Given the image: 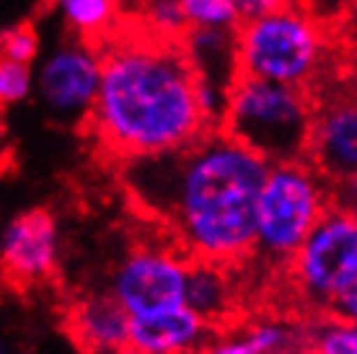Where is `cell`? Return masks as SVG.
<instances>
[{
	"label": "cell",
	"mask_w": 357,
	"mask_h": 354,
	"mask_svg": "<svg viewBox=\"0 0 357 354\" xmlns=\"http://www.w3.org/2000/svg\"><path fill=\"white\" fill-rule=\"evenodd\" d=\"M269 166L225 130H207L174 151L122 160L119 176L137 210L161 222L189 259L236 266L254 256Z\"/></svg>",
	"instance_id": "1"
},
{
	"label": "cell",
	"mask_w": 357,
	"mask_h": 354,
	"mask_svg": "<svg viewBox=\"0 0 357 354\" xmlns=\"http://www.w3.org/2000/svg\"><path fill=\"white\" fill-rule=\"evenodd\" d=\"M189 264L178 246H137L114 266L107 290L130 316L174 308L187 298Z\"/></svg>",
	"instance_id": "8"
},
{
	"label": "cell",
	"mask_w": 357,
	"mask_h": 354,
	"mask_svg": "<svg viewBox=\"0 0 357 354\" xmlns=\"http://www.w3.org/2000/svg\"><path fill=\"white\" fill-rule=\"evenodd\" d=\"M50 10L68 34L93 45L109 42L130 21L119 0H50Z\"/></svg>",
	"instance_id": "16"
},
{
	"label": "cell",
	"mask_w": 357,
	"mask_h": 354,
	"mask_svg": "<svg viewBox=\"0 0 357 354\" xmlns=\"http://www.w3.org/2000/svg\"><path fill=\"white\" fill-rule=\"evenodd\" d=\"M334 31L340 36V42L349 47L357 54V0H349L347 8L342 10V16L334 21Z\"/></svg>",
	"instance_id": "24"
},
{
	"label": "cell",
	"mask_w": 357,
	"mask_h": 354,
	"mask_svg": "<svg viewBox=\"0 0 357 354\" xmlns=\"http://www.w3.org/2000/svg\"><path fill=\"white\" fill-rule=\"evenodd\" d=\"M130 21L163 42H181L192 29L181 0H145V6Z\"/></svg>",
	"instance_id": "17"
},
{
	"label": "cell",
	"mask_w": 357,
	"mask_h": 354,
	"mask_svg": "<svg viewBox=\"0 0 357 354\" xmlns=\"http://www.w3.org/2000/svg\"><path fill=\"white\" fill-rule=\"evenodd\" d=\"M331 199H334V207L357 215V171L331 181Z\"/></svg>",
	"instance_id": "23"
},
{
	"label": "cell",
	"mask_w": 357,
	"mask_h": 354,
	"mask_svg": "<svg viewBox=\"0 0 357 354\" xmlns=\"http://www.w3.org/2000/svg\"><path fill=\"white\" fill-rule=\"evenodd\" d=\"M0 49H3V60L29 62V65H36V60L42 57V42L31 24H16L6 29Z\"/></svg>",
	"instance_id": "21"
},
{
	"label": "cell",
	"mask_w": 357,
	"mask_h": 354,
	"mask_svg": "<svg viewBox=\"0 0 357 354\" xmlns=\"http://www.w3.org/2000/svg\"><path fill=\"white\" fill-rule=\"evenodd\" d=\"M301 3H303V6H308L313 13H319L324 21L334 24V21L342 16V10L347 8L349 0H301Z\"/></svg>",
	"instance_id": "27"
},
{
	"label": "cell",
	"mask_w": 357,
	"mask_h": 354,
	"mask_svg": "<svg viewBox=\"0 0 357 354\" xmlns=\"http://www.w3.org/2000/svg\"><path fill=\"white\" fill-rule=\"evenodd\" d=\"M101 49L104 80L89 132L109 158L122 163L174 151L210 130L181 42L155 39L127 21Z\"/></svg>",
	"instance_id": "2"
},
{
	"label": "cell",
	"mask_w": 357,
	"mask_h": 354,
	"mask_svg": "<svg viewBox=\"0 0 357 354\" xmlns=\"http://www.w3.org/2000/svg\"><path fill=\"white\" fill-rule=\"evenodd\" d=\"M218 339V326L202 318L187 302L166 310L132 316L130 352L135 354H187L205 352Z\"/></svg>",
	"instance_id": "11"
},
{
	"label": "cell",
	"mask_w": 357,
	"mask_h": 354,
	"mask_svg": "<svg viewBox=\"0 0 357 354\" xmlns=\"http://www.w3.org/2000/svg\"><path fill=\"white\" fill-rule=\"evenodd\" d=\"M184 302L215 326L231 318L236 310V284L231 279V264L192 259Z\"/></svg>",
	"instance_id": "15"
},
{
	"label": "cell",
	"mask_w": 357,
	"mask_h": 354,
	"mask_svg": "<svg viewBox=\"0 0 357 354\" xmlns=\"http://www.w3.org/2000/svg\"><path fill=\"white\" fill-rule=\"evenodd\" d=\"M192 26L238 29L243 24L238 0H181Z\"/></svg>",
	"instance_id": "19"
},
{
	"label": "cell",
	"mask_w": 357,
	"mask_h": 354,
	"mask_svg": "<svg viewBox=\"0 0 357 354\" xmlns=\"http://www.w3.org/2000/svg\"><path fill=\"white\" fill-rule=\"evenodd\" d=\"M36 101L52 122L89 130L104 80L101 45L68 36L36 60Z\"/></svg>",
	"instance_id": "7"
},
{
	"label": "cell",
	"mask_w": 357,
	"mask_h": 354,
	"mask_svg": "<svg viewBox=\"0 0 357 354\" xmlns=\"http://www.w3.org/2000/svg\"><path fill=\"white\" fill-rule=\"evenodd\" d=\"M316 96L313 88L238 75L223 130L269 163L301 160L308 153Z\"/></svg>",
	"instance_id": "4"
},
{
	"label": "cell",
	"mask_w": 357,
	"mask_h": 354,
	"mask_svg": "<svg viewBox=\"0 0 357 354\" xmlns=\"http://www.w3.org/2000/svg\"><path fill=\"white\" fill-rule=\"evenodd\" d=\"M197 104L210 130H223L228 104H231V88L215 80L197 78Z\"/></svg>",
	"instance_id": "22"
},
{
	"label": "cell",
	"mask_w": 357,
	"mask_h": 354,
	"mask_svg": "<svg viewBox=\"0 0 357 354\" xmlns=\"http://www.w3.org/2000/svg\"><path fill=\"white\" fill-rule=\"evenodd\" d=\"M285 269L305 308L326 316L357 275V215L331 207Z\"/></svg>",
	"instance_id": "6"
},
{
	"label": "cell",
	"mask_w": 357,
	"mask_h": 354,
	"mask_svg": "<svg viewBox=\"0 0 357 354\" xmlns=\"http://www.w3.org/2000/svg\"><path fill=\"white\" fill-rule=\"evenodd\" d=\"M197 78L223 83L231 88L241 75L238 62V29H205L192 26L181 39Z\"/></svg>",
	"instance_id": "14"
},
{
	"label": "cell",
	"mask_w": 357,
	"mask_h": 354,
	"mask_svg": "<svg viewBox=\"0 0 357 354\" xmlns=\"http://www.w3.org/2000/svg\"><path fill=\"white\" fill-rule=\"evenodd\" d=\"M0 256L10 284L26 287L50 279L60 264V228L54 215L47 210L16 215L3 231Z\"/></svg>",
	"instance_id": "10"
},
{
	"label": "cell",
	"mask_w": 357,
	"mask_h": 354,
	"mask_svg": "<svg viewBox=\"0 0 357 354\" xmlns=\"http://www.w3.org/2000/svg\"><path fill=\"white\" fill-rule=\"evenodd\" d=\"M119 3L125 6L127 16H130V18H132L135 13H137V10H140V8H143V6H145V0H119Z\"/></svg>",
	"instance_id": "28"
},
{
	"label": "cell",
	"mask_w": 357,
	"mask_h": 354,
	"mask_svg": "<svg viewBox=\"0 0 357 354\" xmlns=\"http://www.w3.org/2000/svg\"><path fill=\"white\" fill-rule=\"evenodd\" d=\"M331 207V181L311 160L272 163L257 204L254 256L287 266Z\"/></svg>",
	"instance_id": "5"
},
{
	"label": "cell",
	"mask_w": 357,
	"mask_h": 354,
	"mask_svg": "<svg viewBox=\"0 0 357 354\" xmlns=\"http://www.w3.org/2000/svg\"><path fill=\"white\" fill-rule=\"evenodd\" d=\"M36 88V75L29 62L3 60L0 62V101L6 107H16L31 98Z\"/></svg>",
	"instance_id": "20"
},
{
	"label": "cell",
	"mask_w": 357,
	"mask_h": 354,
	"mask_svg": "<svg viewBox=\"0 0 357 354\" xmlns=\"http://www.w3.org/2000/svg\"><path fill=\"white\" fill-rule=\"evenodd\" d=\"M334 24L301 0L238 26V62L243 75L319 88L334 52Z\"/></svg>",
	"instance_id": "3"
},
{
	"label": "cell",
	"mask_w": 357,
	"mask_h": 354,
	"mask_svg": "<svg viewBox=\"0 0 357 354\" xmlns=\"http://www.w3.org/2000/svg\"><path fill=\"white\" fill-rule=\"evenodd\" d=\"M329 316L342 321H357V275L355 279L337 295V300L331 302Z\"/></svg>",
	"instance_id": "25"
},
{
	"label": "cell",
	"mask_w": 357,
	"mask_h": 354,
	"mask_svg": "<svg viewBox=\"0 0 357 354\" xmlns=\"http://www.w3.org/2000/svg\"><path fill=\"white\" fill-rule=\"evenodd\" d=\"M313 352L319 354H357V321L321 316L313 323Z\"/></svg>",
	"instance_id": "18"
},
{
	"label": "cell",
	"mask_w": 357,
	"mask_h": 354,
	"mask_svg": "<svg viewBox=\"0 0 357 354\" xmlns=\"http://www.w3.org/2000/svg\"><path fill=\"white\" fill-rule=\"evenodd\" d=\"M293 3H298V0H238V8H241L243 21H251V18L277 13V10L293 6Z\"/></svg>",
	"instance_id": "26"
},
{
	"label": "cell",
	"mask_w": 357,
	"mask_h": 354,
	"mask_svg": "<svg viewBox=\"0 0 357 354\" xmlns=\"http://www.w3.org/2000/svg\"><path fill=\"white\" fill-rule=\"evenodd\" d=\"M308 153L311 160L329 181L357 171V88L340 86L326 93H316Z\"/></svg>",
	"instance_id": "9"
},
{
	"label": "cell",
	"mask_w": 357,
	"mask_h": 354,
	"mask_svg": "<svg viewBox=\"0 0 357 354\" xmlns=\"http://www.w3.org/2000/svg\"><path fill=\"white\" fill-rule=\"evenodd\" d=\"M68 328H70L73 341L86 352H130L132 316L109 290L75 302L68 316Z\"/></svg>",
	"instance_id": "12"
},
{
	"label": "cell",
	"mask_w": 357,
	"mask_h": 354,
	"mask_svg": "<svg viewBox=\"0 0 357 354\" xmlns=\"http://www.w3.org/2000/svg\"><path fill=\"white\" fill-rule=\"evenodd\" d=\"M215 354H293L313 352V323H295L285 318H259L246 328L213 341Z\"/></svg>",
	"instance_id": "13"
}]
</instances>
